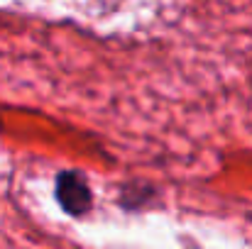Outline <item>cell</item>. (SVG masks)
I'll return each instance as SVG.
<instances>
[{"instance_id": "obj_1", "label": "cell", "mask_w": 252, "mask_h": 249, "mask_svg": "<svg viewBox=\"0 0 252 249\" xmlns=\"http://www.w3.org/2000/svg\"><path fill=\"white\" fill-rule=\"evenodd\" d=\"M54 198L69 218H86L93 210V191L88 186L86 173L79 168H64L57 173Z\"/></svg>"}, {"instance_id": "obj_2", "label": "cell", "mask_w": 252, "mask_h": 249, "mask_svg": "<svg viewBox=\"0 0 252 249\" xmlns=\"http://www.w3.org/2000/svg\"><path fill=\"white\" fill-rule=\"evenodd\" d=\"M152 186L150 183H142V191H137V181H130V183H125L123 186V193H120V205L125 208V210H137L140 205H137V198H142V205H147L150 203V198H152Z\"/></svg>"}]
</instances>
